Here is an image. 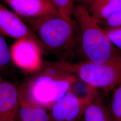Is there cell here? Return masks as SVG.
<instances>
[{
	"label": "cell",
	"mask_w": 121,
	"mask_h": 121,
	"mask_svg": "<svg viewBox=\"0 0 121 121\" xmlns=\"http://www.w3.org/2000/svg\"><path fill=\"white\" fill-rule=\"evenodd\" d=\"M34 31L44 49L67 60L77 49L78 29L74 19L58 13L35 18H22Z\"/></svg>",
	"instance_id": "1"
},
{
	"label": "cell",
	"mask_w": 121,
	"mask_h": 121,
	"mask_svg": "<svg viewBox=\"0 0 121 121\" xmlns=\"http://www.w3.org/2000/svg\"><path fill=\"white\" fill-rule=\"evenodd\" d=\"M72 73L59 69L51 62H43V67L18 88L20 95L33 104L50 109L71 89L77 81Z\"/></svg>",
	"instance_id": "2"
},
{
	"label": "cell",
	"mask_w": 121,
	"mask_h": 121,
	"mask_svg": "<svg viewBox=\"0 0 121 121\" xmlns=\"http://www.w3.org/2000/svg\"><path fill=\"white\" fill-rule=\"evenodd\" d=\"M73 16L78 29L77 49L85 61L101 64L121 55V51L112 44L86 8L75 5Z\"/></svg>",
	"instance_id": "3"
},
{
	"label": "cell",
	"mask_w": 121,
	"mask_h": 121,
	"mask_svg": "<svg viewBox=\"0 0 121 121\" xmlns=\"http://www.w3.org/2000/svg\"><path fill=\"white\" fill-rule=\"evenodd\" d=\"M56 68L72 73L88 86L105 91L115 88L121 80V55L101 64L88 61L52 62Z\"/></svg>",
	"instance_id": "4"
},
{
	"label": "cell",
	"mask_w": 121,
	"mask_h": 121,
	"mask_svg": "<svg viewBox=\"0 0 121 121\" xmlns=\"http://www.w3.org/2000/svg\"><path fill=\"white\" fill-rule=\"evenodd\" d=\"M10 50L11 60L26 72L36 73L43 67V48L35 41L28 39L17 40Z\"/></svg>",
	"instance_id": "5"
},
{
	"label": "cell",
	"mask_w": 121,
	"mask_h": 121,
	"mask_svg": "<svg viewBox=\"0 0 121 121\" xmlns=\"http://www.w3.org/2000/svg\"><path fill=\"white\" fill-rule=\"evenodd\" d=\"M90 97L88 88L84 96H78L70 89L49 109L50 121H79Z\"/></svg>",
	"instance_id": "6"
},
{
	"label": "cell",
	"mask_w": 121,
	"mask_h": 121,
	"mask_svg": "<svg viewBox=\"0 0 121 121\" xmlns=\"http://www.w3.org/2000/svg\"><path fill=\"white\" fill-rule=\"evenodd\" d=\"M0 31L4 35L16 39H28L43 46L34 31L14 12L0 3Z\"/></svg>",
	"instance_id": "7"
},
{
	"label": "cell",
	"mask_w": 121,
	"mask_h": 121,
	"mask_svg": "<svg viewBox=\"0 0 121 121\" xmlns=\"http://www.w3.org/2000/svg\"><path fill=\"white\" fill-rule=\"evenodd\" d=\"M19 104L18 88L0 74V121H16Z\"/></svg>",
	"instance_id": "8"
},
{
	"label": "cell",
	"mask_w": 121,
	"mask_h": 121,
	"mask_svg": "<svg viewBox=\"0 0 121 121\" xmlns=\"http://www.w3.org/2000/svg\"><path fill=\"white\" fill-rule=\"evenodd\" d=\"M22 18H35L58 13L50 0H4Z\"/></svg>",
	"instance_id": "9"
},
{
	"label": "cell",
	"mask_w": 121,
	"mask_h": 121,
	"mask_svg": "<svg viewBox=\"0 0 121 121\" xmlns=\"http://www.w3.org/2000/svg\"><path fill=\"white\" fill-rule=\"evenodd\" d=\"M90 99L85 108L82 121H112V118L103 100L95 88L88 86Z\"/></svg>",
	"instance_id": "10"
},
{
	"label": "cell",
	"mask_w": 121,
	"mask_h": 121,
	"mask_svg": "<svg viewBox=\"0 0 121 121\" xmlns=\"http://www.w3.org/2000/svg\"><path fill=\"white\" fill-rule=\"evenodd\" d=\"M16 121H50L46 109L31 103L19 94Z\"/></svg>",
	"instance_id": "11"
},
{
	"label": "cell",
	"mask_w": 121,
	"mask_h": 121,
	"mask_svg": "<svg viewBox=\"0 0 121 121\" xmlns=\"http://www.w3.org/2000/svg\"><path fill=\"white\" fill-rule=\"evenodd\" d=\"M121 9V0H93L87 9L98 23Z\"/></svg>",
	"instance_id": "12"
},
{
	"label": "cell",
	"mask_w": 121,
	"mask_h": 121,
	"mask_svg": "<svg viewBox=\"0 0 121 121\" xmlns=\"http://www.w3.org/2000/svg\"><path fill=\"white\" fill-rule=\"evenodd\" d=\"M108 108L112 120L121 121V80L114 91Z\"/></svg>",
	"instance_id": "13"
},
{
	"label": "cell",
	"mask_w": 121,
	"mask_h": 121,
	"mask_svg": "<svg viewBox=\"0 0 121 121\" xmlns=\"http://www.w3.org/2000/svg\"><path fill=\"white\" fill-rule=\"evenodd\" d=\"M11 60L10 50L4 38L0 31V74L7 69Z\"/></svg>",
	"instance_id": "14"
},
{
	"label": "cell",
	"mask_w": 121,
	"mask_h": 121,
	"mask_svg": "<svg viewBox=\"0 0 121 121\" xmlns=\"http://www.w3.org/2000/svg\"><path fill=\"white\" fill-rule=\"evenodd\" d=\"M50 0L61 16L67 18H72L75 6V0Z\"/></svg>",
	"instance_id": "15"
},
{
	"label": "cell",
	"mask_w": 121,
	"mask_h": 121,
	"mask_svg": "<svg viewBox=\"0 0 121 121\" xmlns=\"http://www.w3.org/2000/svg\"><path fill=\"white\" fill-rule=\"evenodd\" d=\"M98 23L104 29L121 27V9L112 14L104 21Z\"/></svg>",
	"instance_id": "16"
},
{
	"label": "cell",
	"mask_w": 121,
	"mask_h": 121,
	"mask_svg": "<svg viewBox=\"0 0 121 121\" xmlns=\"http://www.w3.org/2000/svg\"><path fill=\"white\" fill-rule=\"evenodd\" d=\"M104 30L112 44L121 51V27L104 29Z\"/></svg>",
	"instance_id": "17"
},
{
	"label": "cell",
	"mask_w": 121,
	"mask_h": 121,
	"mask_svg": "<svg viewBox=\"0 0 121 121\" xmlns=\"http://www.w3.org/2000/svg\"><path fill=\"white\" fill-rule=\"evenodd\" d=\"M93 0H75V2L78 3V4H80L88 9Z\"/></svg>",
	"instance_id": "18"
},
{
	"label": "cell",
	"mask_w": 121,
	"mask_h": 121,
	"mask_svg": "<svg viewBox=\"0 0 121 121\" xmlns=\"http://www.w3.org/2000/svg\"><path fill=\"white\" fill-rule=\"evenodd\" d=\"M112 121H113V120H112Z\"/></svg>",
	"instance_id": "19"
}]
</instances>
